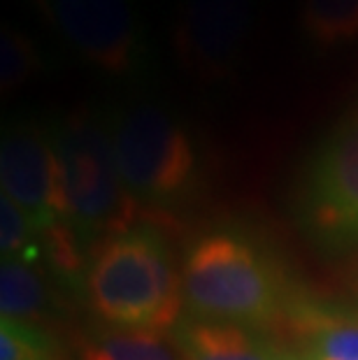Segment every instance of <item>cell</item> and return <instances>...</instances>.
Wrapping results in <instances>:
<instances>
[{
    "mask_svg": "<svg viewBox=\"0 0 358 360\" xmlns=\"http://www.w3.org/2000/svg\"><path fill=\"white\" fill-rule=\"evenodd\" d=\"M0 184L3 195L33 221L42 240L75 231L65 212L51 137L35 121L14 119L5 126L0 142Z\"/></svg>",
    "mask_w": 358,
    "mask_h": 360,
    "instance_id": "obj_6",
    "label": "cell"
},
{
    "mask_svg": "<svg viewBox=\"0 0 358 360\" xmlns=\"http://www.w3.org/2000/svg\"><path fill=\"white\" fill-rule=\"evenodd\" d=\"M44 304H47L44 283L30 270V265H26V260H3V270H0V311H3V319L30 323L44 311Z\"/></svg>",
    "mask_w": 358,
    "mask_h": 360,
    "instance_id": "obj_11",
    "label": "cell"
},
{
    "mask_svg": "<svg viewBox=\"0 0 358 360\" xmlns=\"http://www.w3.org/2000/svg\"><path fill=\"white\" fill-rule=\"evenodd\" d=\"M317 360H358V323H331L319 333Z\"/></svg>",
    "mask_w": 358,
    "mask_h": 360,
    "instance_id": "obj_16",
    "label": "cell"
},
{
    "mask_svg": "<svg viewBox=\"0 0 358 360\" xmlns=\"http://www.w3.org/2000/svg\"><path fill=\"white\" fill-rule=\"evenodd\" d=\"M75 56L110 77H138L151 44L133 0H33Z\"/></svg>",
    "mask_w": 358,
    "mask_h": 360,
    "instance_id": "obj_5",
    "label": "cell"
},
{
    "mask_svg": "<svg viewBox=\"0 0 358 360\" xmlns=\"http://www.w3.org/2000/svg\"><path fill=\"white\" fill-rule=\"evenodd\" d=\"M251 28L254 0H181L172 28L174 53L198 79H226L242 63Z\"/></svg>",
    "mask_w": 358,
    "mask_h": 360,
    "instance_id": "obj_7",
    "label": "cell"
},
{
    "mask_svg": "<svg viewBox=\"0 0 358 360\" xmlns=\"http://www.w3.org/2000/svg\"><path fill=\"white\" fill-rule=\"evenodd\" d=\"M82 360H181L161 333L119 330L84 344Z\"/></svg>",
    "mask_w": 358,
    "mask_h": 360,
    "instance_id": "obj_12",
    "label": "cell"
},
{
    "mask_svg": "<svg viewBox=\"0 0 358 360\" xmlns=\"http://www.w3.org/2000/svg\"><path fill=\"white\" fill-rule=\"evenodd\" d=\"M117 165L128 188L144 198H174L196 174V149L184 126L151 103L124 107L110 119Z\"/></svg>",
    "mask_w": 358,
    "mask_h": 360,
    "instance_id": "obj_4",
    "label": "cell"
},
{
    "mask_svg": "<svg viewBox=\"0 0 358 360\" xmlns=\"http://www.w3.org/2000/svg\"><path fill=\"white\" fill-rule=\"evenodd\" d=\"M42 53L21 30L5 26L0 35V86L3 94H17L42 70Z\"/></svg>",
    "mask_w": 358,
    "mask_h": 360,
    "instance_id": "obj_13",
    "label": "cell"
},
{
    "mask_svg": "<svg viewBox=\"0 0 358 360\" xmlns=\"http://www.w3.org/2000/svg\"><path fill=\"white\" fill-rule=\"evenodd\" d=\"M300 30L317 49L358 40V0H300Z\"/></svg>",
    "mask_w": 358,
    "mask_h": 360,
    "instance_id": "obj_10",
    "label": "cell"
},
{
    "mask_svg": "<svg viewBox=\"0 0 358 360\" xmlns=\"http://www.w3.org/2000/svg\"><path fill=\"white\" fill-rule=\"evenodd\" d=\"M89 300L121 330H170L181 311V283L158 235L131 231L105 242L89 270Z\"/></svg>",
    "mask_w": 358,
    "mask_h": 360,
    "instance_id": "obj_2",
    "label": "cell"
},
{
    "mask_svg": "<svg viewBox=\"0 0 358 360\" xmlns=\"http://www.w3.org/2000/svg\"><path fill=\"white\" fill-rule=\"evenodd\" d=\"M177 351L181 360H286L226 321L184 326Z\"/></svg>",
    "mask_w": 358,
    "mask_h": 360,
    "instance_id": "obj_9",
    "label": "cell"
},
{
    "mask_svg": "<svg viewBox=\"0 0 358 360\" xmlns=\"http://www.w3.org/2000/svg\"><path fill=\"white\" fill-rule=\"evenodd\" d=\"M319 217L331 228H358V107L340 121L314 163Z\"/></svg>",
    "mask_w": 358,
    "mask_h": 360,
    "instance_id": "obj_8",
    "label": "cell"
},
{
    "mask_svg": "<svg viewBox=\"0 0 358 360\" xmlns=\"http://www.w3.org/2000/svg\"><path fill=\"white\" fill-rule=\"evenodd\" d=\"M49 137L75 231L112 237L135 231L140 200L119 172L110 119L77 110L56 121Z\"/></svg>",
    "mask_w": 358,
    "mask_h": 360,
    "instance_id": "obj_1",
    "label": "cell"
},
{
    "mask_svg": "<svg viewBox=\"0 0 358 360\" xmlns=\"http://www.w3.org/2000/svg\"><path fill=\"white\" fill-rule=\"evenodd\" d=\"M37 237L40 233L33 226V221L7 195L0 198V249H3V256H10L12 260H26Z\"/></svg>",
    "mask_w": 358,
    "mask_h": 360,
    "instance_id": "obj_14",
    "label": "cell"
},
{
    "mask_svg": "<svg viewBox=\"0 0 358 360\" xmlns=\"http://www.w3.org/2000/svg\"><path fill=\"white\" fill-rule=\"evenodd\" d=\"M184 293L198 311L226 323H258L277 309V290L265 265L231 235H210L191 249Z\"/></svg>",
    "mask_w": 358,
    "mask_h": 360,
    "instance_id": "obj_3",
    "label": "cell"
},
{
    "mask_svg": "<svg viewBox=\"0 0 358 360\" xmlns=\"http://www.w3.org/2000/svg\"><path fill=\"white\" fill-rule=\"evenodd\" d=\"M0 360H51L49 344L35 326L24 321H0Z\"/></svg>",
    "mask_w": 358,
    "mask_h": 360,
    "instance_id": "obj_15",
    "label": "cell"
}]
</instances>
